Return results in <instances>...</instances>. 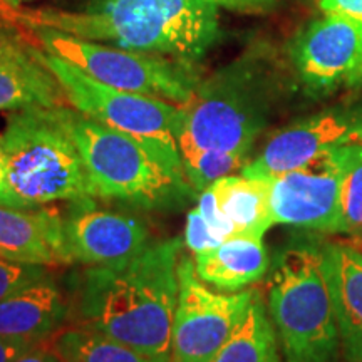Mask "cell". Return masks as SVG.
I'll list each match as a JSON object with an SVG mask.
<instances>
[{"instance_id":"cell-1","label":"cell","mask_w":362,"mask_h":362,"mask_svg":"<svg viewBox=\"0 0 362 362\" xmlns=\"http://www.w3.org/2000/svg\"><path fill=\"white\" fill-rule=\"evenodd\" d=\"M183 247L180 237L166 238L129 259L88 267L79 279L78 324L170 362Z\"/></svg>"},{"instance_id":"cell-2","label":"cell","mask_w":362,"mask_h":362,"mask_svg":"<svg viewBox=\"0 0 362 362\" xmlns=\"http://www.w3.org/2000/svg\"><path fill=\"white\" fill-rule=\"evenodd\" d=\"M22 21L27 30L42 27L197 64L221 34L218 7L206 0H86L78 7L22 8Z\"/></svg>"},{"instance_id":"cell-3","label":"cell","mask_w":362,"mask_h":362,"mask_svg":"<svg viewBox=\"0 0 362 362\" xmlns=\"http://www.w3.org/2000/svg\"><path fill=\"white\" fill-rule=\"evenodd\" d=\"M280 94L277 71L260 52H247L202 79L180 106L176 141L181 160L200 153L248 158L269 126Z\"/></svg>"},{"instance_id":"cell-4","label":"cell","mask_w":362,"mask_h":362,"mask_svg":"<svg viewBox=\"0 0 362 362\" xmlns=\"http://www.w3.org/2000/svg\"><path fill=\"white\" fill-rule=\"evenodd\" d=\"M56 111L76 143L94 198L141 210H171L194 198L197 192L181 163L67 104L57 106Z\"/></svg>"},{"instance_id":"cell-5","label":"cell","mask_w":362,"mask_h":362,"mask_svg":"<svg viewBox=\"0 0 362 362\" xmlns=\"http://www.w3.org/2000/svg\"><path fill=\"white\" fill-rule=\"evenodd\" d=\"M269 310L285 362H339L341 334L324 275L322 247L293 243L275 257Z\"/></svg>"},{"instance_id":"cell-6","label":"cell","mask_w":362,"mask_h":362,"mask_svg":"<svg viewBox=\"0 0 362 362\" xmlns=\"http://www.w3.org/2000/svg\"><path fill=\"white\" fill-rule=\"evenodd\" d=\"M0 148L8 187L25 208L94 198L84 163L56 107L13 112Z\"/></svg>"},{"instance_id":"cell-7","label":"cell","mask_w":362,"mask_h":362,"mask_svg":"<svg viewBox=\"0 0 362 362\" xmlns=\"http://www.w3.org/2000/svg\"><path fill=\"white\" fill-rule=\"evenodd\" d=\"M30 33L44 52L66 59L99 83L128 93L183 106L202 81L197 62L185 59L115 47L42 27Z\"/></svg>"},{"instance_id":"cell-8","label":"cell","mask_w":362,"mask_h":362,"mask_svg":"<svg viewBox=\"0 0 362 362\" xmlns=\"http://www.w3.org/2000/svg\"><path fill=\"white\" fill-rule=\"evenodd\" d=\"M39 59L61 86L67 106L98 123L133 136L183 165L176 141L180 106L99 83L66 59L44 52L42 49Z\"/></svg>"},{"instance_id":"cell-9","label":"cell","mask_w":362,"mask_h":362,"mask_svg":"<svg viewBox=\"0 0 362 362\" xmlns=\"http://www.w3.org/2000/svg\"><path fill=\"white\" fill-rule=\"evenodd\" d=\"M178 284L170 362H211L245 317L257 288L233 293L210 291L197 275L194 260L183 255Z\"/></svg>"},{"instance_id":"cell-10","label":"cell","mask_w":362,"mask_h":362,"mask_svg":"<svg viewBox=\"0 0 362 362\" xmlns=\"http://www.w3.org/2000/svg\"><path fill=\"white\" fill-rule=\"evenodd\" d=\"M357 146H344L270 180V215L279 225L342 233V181Z\"/></svg>"},{"instance_id":"cell-11","label":"cell","mask_w":362,"mask_h":362,"mask_svg":"<svg viewBox=\"0 0 362 362\" xmlns=\"http://www.w3.org/2000/svg\"><path fill=\"white\" fill-rule=\"evenodd\" d=\"M352 144H362V104L332 107L277 131L240 173L270 181Z\"/></svg>"},{"instance_id":"cell-12","label":"cell","mask_w":362,"mask_h":362,"mask_svg":"<svg viewBox=\"0 0 362 362\" xmlns=\"http://www.w3.org/2000/svg\"><path fill=\"white\" fill-rule=\"evenodd\" d=\"M297 78L314 94L362 83V29L325 13L300 30L288 45Z\"/></svg>"},{"instance_id":"cell-13","label":"cell","mask_w":362,"mask_h":362,"mask_svg":"<svg viewBox=\"0 0 362 362\" xmlns=\"http://www.w3.org/2000/svg\"><path fill=\"white\" fill-rule=\"evenodd\" d=\"M62 240L69 264L90 267L136 255L151 243V232L138 216L104 210L94 198H83L71 202L62 215Z\"/></svg>"},{"instance_id":"cell-14","label":"cell","mask_w":362,"mask_h":362,"mask_svg":"<svg viewBox=\"0 0 362 362\" xmlns=\"http://www.w3.org/2000/svg\"><path fill=\"white\" fill-rule=\"evenodd\" d=\"M71 305L51 275L24 285L0 300V337L40 344L62 329Z\"/></svg>"},{"instance_id":"cell-15","label":"cell","mask_w":362,"mask_h":362,"mask_svg":"<svg viewBox=\"0 0 362 362\" xmlns=\"http://www.w3.org/2000/svg\"><path fill=\"white\" fill-rule=\"evenodd\" d=\"M0 257L17 264H69L62 240V214L54 208L0 205Z\"/></svg>"},{"instance_id":"cell-16","label":"cell","mask_w":362,"mask_h":362,"mask_svg":"<svg viewBox=\"0 0 362 362\" xmlns=\"http://www.w3.org/2000/svg\"><path fill=\"white\" fill-rule=\"evenodd\" d=\"M322 265L336 309L342 354L347 362H362V250L347 243H325Z\"/></svg>"},{"instance_id":"cell-17","label":"cell","mask_w":362,"mask_h":362,"mask_svg":"<svg viewBox=\"0 0 362 362\" xmlns=\"http://www.w3.org/2000/svg\"><path fill=\"white\" fill-rule=\"evenodd\" d=\"M197 275L203 284L221 292H238L257 284L269 270V253L264 238L232 237L220 245L193 257Z\"/></svg>"},{"instance_id":"cell-18","label":"cell","mask_w":362,"mask_h":362,"mask_svg":"<svg viewBox=\"0 0 362 362\" xmlns=\"http://www.w3.org/2000/svg\"><path fill=\"white\" fill-rule=\"evenodd\" d=\"M216 205L235 237L264 238L274 225L270 215V181L235 173L210 185Z\"/></svg>"},{"instance_id":"cell-19","label":"cell","mask_w":362,"mask_h":362,"mask_svg":"<svg viewBox=\"0 0 362 362\" xmlns=\"http://www.w3.org/2000/svg\"><path fill=\"white\" fill-rule=\"evenodd\" d=\"M211 362H280L277 330L257 291L247 314Z\"/></svg>"},{"instance_id":"cell-20","label":"cell","mask_w":362,"mask_h":362,"mask_svg":"<svg viewBox=\"0 0 362 362\" xmlns=\"http://www.w3.org/2000/svg\"><path fill=\"white\" fill-rule=\"evenodd\" d=\"M66 98L44 64L22 67L0 62V111L64 106Z\"/></svg>"},{"instance_id":"cell-21","label":"cell","mask_w":362,"mask_h":362,"mask_svg":"<svg viewBox=\"0 0 362 362\" xmlns=\"http://www.w3.org/2000/svg\"><path fill=\"white\" fill-rule=\"evenodd\" d=\"M45 342L62 362H163L81 324L64 325Z\"/></svg>"},{"instance_id":"cell-22","label":"cell","mask_w":362,"mask_h":362,"mask_svg":"<svg viewBox=\"0 0 362 362\" xmlns=\"http://www.w3.org/2000/svg\"><path fill=\"white\" fill-rule=\"evenodd\" d=\"M362 232V144L357 146L342 181V233Z\"/></svg>"},{"instance_id":"cell-23","label":"cell","mask_w":362,"mask_h":362,"mask_svg":"<svg viewBox=\"0 0 362 362\" xmlns=\"http://www.w3.org/2000/svg\"><path fill=\"white\" fill-rule=\"evenodd\" d=\"M40 49L29 37L0 21V62L22 67L42 66L39 59Z\"/></svg>"},{"instance_id":"cell-24","label":"cell","mask_w":362,"mask_h":362,"mask_svg":"<svg viewBox=\"0 0 362 362\" xmlns=\"http://www.w3.org/2000/svg\"><path fill=\"white\" fill-rule=\"evenodd\" d=\"M47 275V267L33 264H17L0 257V300L24 285Z\"/></svg>"},{"instance_id":"cell-25","label":"cell","mask_w":362,"mask_h":362,"mask_svg":"<svg viewBox=\"0 0 362 362\" xmlns=\"http://www.w3.org/2000/svg\"><path fill=\"white\" fill-rule=\"evenodd\" d=\"M185 247L192 252V255H198L210 248L220 245L221 242L216 240V237L211 233L210 226L203 220V216L198 208L194 206L193 210L188 211L187 216V228H185Z\"/></svg>"},{"instance_id":"cell-26","label":"cell","mask_w":362,"mask_h":362,"mask_svg":"<svg viewBox=\"0 0 362 362\" xmlns=\"http://www.w3.org/2000/svg\"><path fill=\"white\" fill-rule=\"evenodd\" d=\"M320 8L329 16L351 21L362 29V0H320Z\"/></svg>"},{"instance_id":"cell-27","label":"cell","mask_w":362,"mask_h":362,"mask_svg":"<svg viewBox=\"0 0 362 362\" xmlns=\"http://www.w3.org/2000/svg\"><path fill=\"white\" fill-rule=\"evenodd\" d=\"M206 2L214 4L216 7L230 8V11L259 12V11H267V8L275 6L279 0H206Z\"/></svg>"},{"instance_id":"cell-28","label":"cell","mask_w":362,"mask_h":362,"mask_svg":"<svg viewBox=\"0 0 362 362\" xmlns=\"http://www.w3.org/2000/svg\"><path fill=\"white\" fill-rule=\"evenodd\" d=\"M0 21L6 22L7 25L13 27V29H16V30H19L21 34L25 35V37H29L30 40H34L33 33L25 29L24 21H22V7L17 8V7L11 6V4H8V2H6V0H0Z\"/></svg>"},{"instance_id":"cell-29","label":"cell","mask_w":362,"mask_h":362,"mask_svg":"<svg viewBox=\"0 0 362 362\" xmlns=\"http://www.w3.org/2000/svg\"><path fill=\"white\" fill-rule=\"evenodd\" d=\"M34 346H37V344L16 342L0 337V362H13L17 357H21L22 354H25L27 351L33 349Z\"/></svg>"},{"instance_id":"cell-30","label":"cell","mask_w":362,"mask_h":362,"mask_svg":"<svg viewBox=\"0 0 362 362\" xmlns=\"http://www.w3.org/2000/svg\"><path fill=\"white\" fill-rule=\"evenodd\" d=\"M13 362H62V361L59 359L56 352L47 346V342H40L37 346H34L30 351H27L25 354L17 357Z\"/></svg>"},{"instance_id":"cell-31","label":"cell","mask_w":362,"mask_h":362,"mask_svg":"<svg viewBox=\"0 0 362 362\" xmlns=\"http://www.w3.org/2000/svg\"><path fill=\"white\" fill-rule=\"evenodd\" d=\"M0 205L2 206H12V208H25L19 198L13 194V192L8 187L6 178V170H4V155L2 148H0Z\"/></svg>"},{"instance_id":"cell-32","label":"cell","mask_w":362,"mask_h":362,"mask_svg":"<svg viewBox=\"0 0 362 362\" xmlns=\"http://www.w3.org/2000/svg\"><path fill=\"white\" fill-rule=\"evenodd\" d=\"M6 2H8V4H11V6H13V7L21 8L22 4H25V2H30V0H6Z\"/></svg>"},{"instance_id":"cell-33","label":"cell","mask_w":362,"mask_h":362,"mask_svg":"<svg viewBox=\"0 0 362 362\" xmlns=\"http://www.w3.org/2000/svg\"><path fill=\"white\" fill-rule=\"evenodd\" d=\"M356 243H361L362 245V232L359 235H356Z\"/></svg>"},{"instance_id":"cell-34","label":"cell","mask_w":362,"mask_h":362,"mask_svg":"<svg viewBox=\"0 0 362 362\" xmlns=\"http://www.w3.org/2000/svg\"><path fill=\"white\" fill-rule=\"evenodd\" d=\"M357 245H361V243H357ZM359 248H361V250H362V245H361V247H359Z\"/></svg>"}]
</instances>
